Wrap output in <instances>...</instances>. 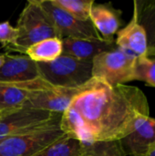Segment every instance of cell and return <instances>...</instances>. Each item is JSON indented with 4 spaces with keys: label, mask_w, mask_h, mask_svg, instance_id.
<instances>
[{
    "label": "cell",
    "mask_w": 155,
    "mask_h": 156,
    "mask_svg": "<svg viewBox=\"0 0 155 156\" xmlns=\"http://www.w3.org/2000/svg\"><path fill=\"white\" fill-rule=\"evenodd\" d=\"M148 117V101L140 89L92 78L62 113L60 127L80 143L121 141Z\"/></svg>",
    "instance_id": "6da1fadb"
},
{
    "label": "cell",
    "mask_w": 155,
    "mask_h": 156,
    "mask_svg": "<svg viewBox=\"0 0 155 156\" xmlns=\"http://www.w3.org/2000/svg\"><path fill=\"white\" fill-rule=\"evenodd\" d=\"M61 115L49 122L0 142V156H34L65 136Z\"/></svg>",
    "instance_id": "7a4b0ae2"
},
{
    "label": "cell",
    "mask_w": 155,
    "mask_h": 156,
    "mask_svg": "<svg viewBox=\"0 0 155 156\" xmlns=\"http://www.w3.org/2000/svg\"><path fill=\"white\" fill-rule=\"evenodd\" d=\"M39 76L53 87L79 88L92 77V61L61 55L51 62L37 63Z\"/></svg>",
    "instance_id": "3957f363"
},
{
    "label": "cell",
    "mask_w": 155,
    "mask_h": 156,
    "mask_svg": "<svg viewBox=\"0 0 155 156\" xmlns=\"http://www.w3.org/2000/svg\"><path fill=\"white\" fill-rule=\"evenodd\" d=\"M16 28L19 36L14 50L23 54L35 43L50 37H59L53 21L42 8L38 0L27 2L19 16Z\"/></svg>",
    "instance_id": "277c9868"
},
{
    "label": "cell",
    "mask_w": 155,
    "mask_h": 156,
    "mask_svg": "<svg viewBox=\"0 0 155 156\" xmlns=\"http://www.w3.org/2000/svg\"><path fill=\"white\" fill-rule=\"evenodd\" d=\"M135 58L119 48L103 52L92 60V77L111 86L125 85L134 80Z\"/></svg>",
    "instance_id": "5b68a950"
},
{
    "label": "cell",
    "mask_w": 155,
    "mask_h": 156,
    "mask_svg": "<svg viewBox=\"0 0 155 156\" xmlns=\"http://www.w3.org/2000/svg\"><path fill=\"white\" fill-rule=\"evenodd\" d=\"M62 114L31 108H19L2 113L0 142L29 130L40 127Z\"/></svg>",
    "instance_id": "8992f818"
},
{
    "label": "cell",
    "mask_w": 155,
    "mask_h": 156,
    "mask_svg": "<svg viewBox=\"0 0 155 156\" xmlns=\"http://www.w3.org/2000/svg\"><path fill=\"white\" fill-rule=\"evenodd\" d=\"M38 3L50 16L61 39L101 37L90 20L82 21L75 18L54 5L50 0H38Z\"/></svg>",
    "instance_id": "52a82bcc"
},
{
    "label": "cell",
    "mask_w": 155,
    "mask_h": 156,
    "mask_svg": "<svg viewBox=\"0 0 155 156\" xmlns=\"http://www.w3.org/2000/svg\"><path fill=\"white\" fill-rule=\"evenodd\" d=\"M41 77L19 82H0V109L2 113L22 108L34 94L52 89Z\"/></svg>",
    "instance_id": "ba28073f"
},
{
    "label": "cell",
    "mask_w": 155,
    "mask_h": 156,
    "mask_svg": "<svg viewBox=\"0 0 155 156\" xmlns=\"http://www.w3.org/2000/svg\"><path fill=\"white\" fill-rule=\"evenodd\" d=\"M86 84L79 88L53 87L50 90L37 92L29 98L22 108L37 109L62 114L69 108L74 98L85 88Z\"/></svg>",
    "instance_id": "9c48e42d"
},
{
    "label": "cell",
    "mask_w": 155,
    "mask_h": 156,
    "mask_svg": "<svg viewBox=\"0 0 155 156\" xmlns=\"http://www.w3.org/2000/svg\"><path fill=\"white\" fill-rule=\"evenodd\" d=\"M62 54L74 57L76 58L92 61L98 55L116 49L115 39L97 38H63Z\"/></svg>",
    "instance_id": "30bf717a"
},
{
    "label": "cell",
    "mask_w": 155,
    "mask_h": 156,
    "mask_svg": "<svg viewBox=\"0 0 155 156\" xmlns=\"http://www.w3.org/2000/svg\"><path fill=\"white\" fill-rule=\"evenodd\" d=\"M37 62L26 55L5 54V61L0 68V82H19L39 78Z\"/></svg>",
    "instance_id": "8fae6325"
},
{
    "label": "cell",
    "mask_w": 155,
    "mask_h": 156,
    "mask_svg": "<svg viewBox=\"0 0 155 156\" xmlns=\"http://www.w3.org/2000/svg\"><path fill=\"white\" fill-rule=\"evenodd\" d=\"M121 16L122 11L114 8L111 4L94 3L90 9V20L101 37L112 39L122 24Z\"/></svg>",
    "instance_id": "7c38bea8"
},
{
    "label": "cell",
    "mask_w": 155,
    "mask_h": 156,
    "mask_svg": "<svg viewBox=\"0 0 155 156\" xmlns=\"http://www.w3.org/2000/svg\"><path fill=\"white\" fill-rule=\"evenodd\" d=\"M155 142V119L148 117L143 123L121 140L125 154L144 156L150 144Z\"/></svg>",
    "instance_id": "4fadbf2b"
},
{
    "label": "cell",
    "mask_w": 155,
    "mask_h": 156,
    "mask_svg": "<svg viewBox=\"0 0 155 156\" xmlns=\"http://www.w3.org/2000/svg\"><path fill=\"white\" fill-rule=\"evenodd\" d=\"M115 42L119 48L135 58L143 54L148 48L146 33L133 17L125 27L118 31Z\"/></svg>",
    "instance_id": "5bb4252c"
},
{
    "label": "cell",
    "mask_w": 155,
    "mask_h": 156,
    "mask_svg": "<svg viewBox=\"0 0 155 156\" xmlns=\"http://www.w3.org/2000/svg\"><path fill=\"white\" fill-rule=\"evenodd\" d=\"M132 17L144 29L148 47L155 46V0H135Z\"/></svg>",
    "instance_id": "9a60e30c"
},
{
    "label": "cell",
    "mask_w": 155,
    "mask_h": 156,
    "mask_svg": "<svg viewBox=\"0 0 155 156\" xmlns=\"http://www.w3.org/2000/svg\"><path fill=\"white\" fill-rule=\"evenodd\" d=\"M62 39L50 37L31 45L26 48L25 55L37 63L51 62L62 55Z\"/></svg>",
    "instance_id": "2e32d148"
},
{
    "label": "cell",
    "mask_w": 155,
    "mask_h": 156,
    "mask_svg": "<svg viewBox=\"0 0 155 156\" xmlns=\"http://www.w3.org/2000/svg\"><path fill=\"white\" fill-rule=\"evenodd\" d=\"M134 80L155 87V46L148 47L143 54L135 58Z\"/></svg>",
    "instance_id": "e0dca14e"
},
{
    "label": "cell",
    "mask_w": 155,
    "mask_h": 156,
    "mask_svg": "<svg viewBox=\"0 0 155 156\" xmlns=\"http://www.w3.org/2000/svg\"><path fill=\"white\" fill-rule=\"evenodd\" d=\"M81 156H126L121 141L81 143Z\"/></svg>",
    "instance_id": "ac0fdd59"
},
{
    "label": "cell",
    "mask_w": 155,
    "mask_h": 156,
    "mask_svg": "<svg viewBox=\"0 0 155 156\" xmlns=\"http://www.w3.org/2000/svg\"><path fill=\"white\" fill-rule=\"evenodd\" d=\"M34 156H81V143L66 134Z\"/></svg>",
    "instance_id": "d6986e66"
},
{
    "label": "cell",
    "mask_w": 155,
    "mask_h": 156,
    "mask_svg": "<svg viewBox=\"0 0 155 156\" xmlns=\"http://www.w3.org/2000/svg\"><path fill=\"white\" fill-rule=\"evenodd\" d=\"M51 3L71 15L77 19L90 20V9L95 3L93 0H50Z\"/></svg>",
    "instance_id": "ffe728a7"
},
{
    "label": "cell",
    "mask_w": 155,
    "mask_h": 156,
    "mask_svg": "<svg viewBox=\"0 0 155 156\" xmlns=\"http://www.w3.org/2000/svg\"><path fill=\"white\" fill-rule=\"evenodd\" d=\"M18 36L17 28L13 27L8 21L0 23V43L4 47L14 50L17 44Z\"/></svg>",
    "instance_id": "44dd1931"
},
{
    "label": "cell",
    "mask_w": 155,
    "mask_h": 156,
    "mask_svg": "<svg viewBox=\"0 0 155 156\" xmlns=\"http://www.w3.org/2000/svg\"><path fill=\"white\" fill-rule=\"evenodd\" d=\"M144 156H155V142L149 145Z\"/></svg>",
    "instance_id": "7402d4cb"
},
{
    "label": "cell",
    "mask_w": 155,
    "mask_h": 156,
    "mask_svg": "<svg viewBox=\"0 0 155 156\" xmlns=\"http://www.w3.org/2000/svg\"><path fill=\"white\" fill-rule=\"evenodd\" d=\"M4 61H5V54L4 55H0V68L4 64Z\"/></svg>",
    "instance_id": "603a6c76"
},
{
    "label": "cell",
    "mask_w": 155,
    "mask_h": 156,
    "mask_svg": "<svg viewBox=\"0 0 155 156\" xmlns=\"http://www.w3.org/2000/svg\"><path fill=\"white\" fill-rule=\"evenodd\" d=\"M1 116H2V111H1V109H0V118H1Z\"/></svg>",
    "instance_id": "cb8c5ba5"
}]
</instances>
